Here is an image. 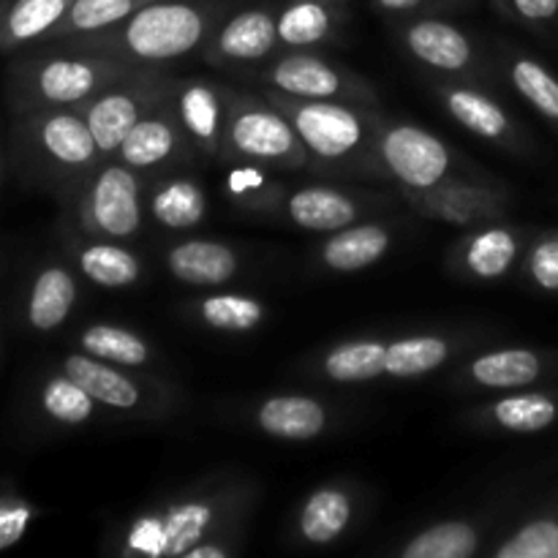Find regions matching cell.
<instances>
[{"instance_id":"cell-1","label":"cell","mask_w":558,"mask_h":558,"mask_svg":"<svg viewBox=\"0 0 558 558\" xmlns=\"http://www.w3.org/2000/svg\"><path fill=\"white\" fill-rule=\"evenodd\" d=\"M223 16L227 0H153L118 25L69 44L129 65H163L205 47Z\"/></svg>"},{"instance_id":"cell-2","label":"cell","mask_w":558,"mask_h":558,"mask_svg":"<svg viewBox=\"0 0 558 558\" xmlns=\"http://www.w3.org/2000/svg\"><path fill=\"white\" fill-rule=\"evenodd\" d=\"M134 69L69 41L33 44L5 71V107L11 114L80 107Z\"/></svg>"},{"instance_id":"cell-3","label":"cell","mask_w":558,"mask_h":558,"mask_svg":"<svg viewBox=\"0 0 558 558\" xmlns=\"http://www.w3.org/2000/svg\"><path fill=\"white\" fill-rule=\"evenodd\" d=\"M11 156L25 180L69 194L104 161L80 107L14 114Z\"/></svg>"},{"instance_id":"cell-4","label":"cell","mask_w":558,"mask_h":558,"mask_svg":"<svg viewBox=\"0 0 558 558\" xmlns=\"http://www.w3.org/2000/svg\"><path fill=\"white\" fill-rule=\"evenodd\" d=\"M248 490L232 488L189 494L131 518L120 537V554L147 558H185L191 548L216 539L238 523Z\"/></svg>"},{"instance_id":"cell-5","label":"cell","mask_w":558,"mask_h":558,"mask_svg":"<svg viewBox=\"0 0 558 558\" xmlns=\"http://www.w3.org/2000/svg\"><path fill=\"white\" fill-rule=\"evenodd\" d=\"M265 98L287 114L308 150L311 163H319V169H360L368 174H385L376 153V136L385 118L376 109L347 101H308L272 87H267Z\"/></svg>"},{"instance_id":"cell-6","label":"cell","mask_w":558,"mask_h":558,"mask_svg":"<svg viewBox=\"0 0 558 558\" xmlns=\"http://www.w3.org/2000/svg\"><path fill=\"white\" fill-rule=\"evenodd\" d=\"M221 161L256 163L289 172L311 167L308 150L287 114L267 98L234 90H229Z\"/></svg>"},{"instance_id":"cell-7","label":"cell","mask_w":558,"mask_h":558,"mask_svg":"<svg viewBox=\"0 0 558 558\" xmlns=\"http://www.w3.org/2000/svg\"><path fill=\"white\" fill-rule=\"evenodd\" d=\"M74 229L85 238L129 240L145 221L140 172L107 158L71 191Z\"/></svg>"},{"instance_id":"cell-8","label":"cell","mask_w":558,"mask_h":558,"mask_svg":"<svg viewBox=\"0 0 558 558\" xmlns=\"http://www.w3.org/2000/svg\"><path fill=\"white\" fill-rule=\"evenodd\" d=\"M174 80L161 65H136L123 80L112 82L109 87L98 90L96 96L80 104V112L85 114L90 125L101 158H112L129 131L145 118L150 109L167 101L172 96Z\"/></svg>"},{"instance_id":"cell-9","label":"cell","mask_w":558,"mask_h":558,"mask_svg":"<svg viewBox=\"0 0 558 558\" xmlns=\"http://www.w3.org/2000/svg\"><path fill=\"white\" fill-rule=\"evenodd\" d=\"M262 82L278 93L308 101H347L376 109V93L360 76L338 69L336 63L311 49H287L267 63Z\"/></svg>"},{"instance_id":"cell-10","label":"cell","mask_w":558,"mask_h":558,"mask_svg":"<svg viewBox=\"0 0 558 558\" xmlns=\"http://www.w3.org/2000/svg\"><path fill=\"white\" fill-rule=\"evenodd\" d=\"M376 153L387 178L398 180L403 191H428L452 172L450 147L412 123L381 120Z\"/></svg>"},{"instance_id":"cell-11","label":"cell","mask_w":558,"mask_h":558,"mask_svg":"<svg viewBox=\"0 0 558 558\" xmlns=\"http://www.w3.org/2000/svg\"><path fill=\"white\" fill-rule=\"evenodd\" d=\"M403 199L417 216L463 229L499 221L510 205V194L501 185L463 178H447L428 191H403Z\"/></svg>"},{"instance_id":"cell-12","label":"cell","mask_w":558,"mask_h":558,"mask_svg":"<svg viewBox=\"0 0 558 558\" xmlns=\"http://www.w3.org/2000/svg\"><path fill=\"white\" fill-rule=\"evenodd\" d=\"M278 47L281 41H278L276 5L259 3L223 16L202 52L213 65L238 69V65L267 63Z\"/></svg>"},{"instance_id":"cell-13","label":"cell","mask_w":558,"mask_h":558,"mask_svg":"<svg viewBox=\"0 0 558 558\" xmlns=\"http://www.w3.org/2000/svg\"><path fill=\"white\" fill-rule=\"evenodd\" d=\"M172 107L194 156L221 158L229 87L205 76H185L172 87Z\"/></svg>"},{"instance_id":"cell-14","label":"cell","mask_w":558,"mask_h":558,"mask_svg":"<svg viewBox=\"0 0 558 558\" xmlns=\"http://www.w3.org/2000/svg\"><path fill=\"white\" fill-rule=\"evenodd\" d=\"M191 156H194V150H191L183 129H180L172 96H169L129 131V136L112 158H118L134 172H153V169L169 167V163H178Z\"/></svg>"},{"instance_id":"cell-15","label":"cell","mask_w":558,"mask_h":558,"mask_svg":"<svg viewBox=\"0 0 558 558\" xmlns=\"http://www.w3.org/2000/svg\"><path fill=\"white\" fill-rule=\"evenodd\" d=\"M401 41L414 60L445 74H466L477 63V52L466 31L441 16H412L403 22Z\"/></svg>"},{"instance_id":"cell-16","label":"cell","mask_w":558,"mask_h":558,"mask_svg":"<svg viewBox=\"0 0 558 558\" xmlns=\"http://www.w3.org/2000/svg\"><path fill=\"white\" fill-rule=\"evenodd\" d=\"M523 254L518 229L507 223H480L452 248V267L474 281H501L510 276Z\"/></svg>"},{"instance_id":"cell-17","label":"cell","mask_w":558,"mask_h":558,"mask_svg":"<svg viewBox=\"0 0 558 558\" xmlns=\"http://www.w3.org/2000/svg\"><path fill=\"white\" fill-rule=\"evenodd\" d=\"M60 371L69 374L76 385L85 387L101 407L112 412H142L147 407V392L140 379L129 376L120 365L98 360L87 352L65 354Z\"/></svg>"},{"instance_id":"cell-18","label":"cell","mask_w":558,"mask_h":558,"mask_svg":"<svg viewBox=\"0 0 558 558\" xmlns=\"http://www.w3.org/2000/svg\"><path fill=\"white\" fill-rule=\"evenodd\" d=\"M439 96L447 112L452 114V120L458 125H463L466 131H472L474 136L496 142V145L521 147L518 145L521 142V131L512 123L507 109L499 101H494L488 93L472 85L447 82V85H439Z\"/></svg>"},{"instance_id":"cell-19","label":"cell","mask_w":558,"mask_h":558,"mask_svg":"<svg viewBox=\"0 0 558 558\" xmlns=\"http://www.w3.org/2000/svg\"><path fill=\"white\" fill-rule=\"evenodd\" d=\"M349 16V0H283L276 9L283 49H311L336 38Z\"/></svg>"},{"instance_id":"cell-20","label":"cell","mask_w":558,"mask_h":558,"mask_svg":"<svg viewBox=\"0 0 558 558\" xmlns=\"http://www.w3.org/2000/svg\"><path fill=\"white\" fill-rule=\"evenodd\" d=\"M80 300L74 270L63 262H47L36 270L25 298V322L36 332H52L65 325Z\"/></svg>"},{"instance_id":"cell-21","label":"cell","mask_w":558,"mask_h":558,"mask_svg":"<svg viewBox=\"0 0 558 558\" xmlns=\"http://www.w3.org/2000/svg\"><path fill=\"white\" fill-rule=\"evenodd\" d=\"M558 368V354L534 352V349L512 347L494 349L469 363V376L477 387L488 390H523L537 385Z\"/></svg>"},{"instance_id":"cell-22","label":"cell","mask_w":558,"mask_h":558,"mask_svg":"<svg viewBox=\"0 0 558 558\" xmlns=\"http://www.w3.org/2000/svg\"><path fill=\"white\" fill-rule=\"evenodd\" d=\"M167 270L189 287H221L238 276L240 256L218 240H183L167 251Z\"/></svg>"},{"instance_id":"cell-23","label":"cell","mask_w":558,"mask_h":558,"mask_svg":"<svg viewBox=\"0 0 558 558\" xmlns=\"http://www.w3.org/2000/svg\"><path fill=\"white\" fill-rule=\"evenodd\" d=\"M254 423L272 439L311 441L325 434L330 412L325 403L308 396H272L256 407Z\"/></svg>"},{"instance_id":"cell-24","label":"cell","mask_w":558,"mask_h":558,"mask_svg":"<svg viewBox=\"0 0 558 558\" xmlns=\"http://www.w3.org/2000/svg\"><path fill=\"white\" fill-rule=\"evenodd\" d=\"M283 210L305 232H338L357 221L363 207L352 194L332 185H305L283 196Z\"/></svg>"},{"instance_id":"cell-25","label":"cell","mask_w":558,"mask_h":558,"mask_svg":"<svg viewBox=\"0 0 558 558\" xmlns=\"http://www.w3.org/2000/svg\"><path fill=\"white\" fill-rule=\"evenodd\" d=\"M392 232L385 223H349L319 248V259L332 272H357L376 265L390 251Z\"/></svg>"},{"instance_id":"cell-26","label":"cell","mask_w":558,"mask_h":558,"mask_svg":"<svg viewBox=\"0 0 558 558\" xmlns=\"http://www.w3.org/2000/svg\"><path fill=\"white\" fill-rule=\"evenodd\" d=\"M74 0H5L0 22V52L41 44L69 14Z\"/></svg>"},{"instance_id":"cell-27","label":"cell","mask_w":558,"mask_h":558,"mask_svg":"<svg viewBox=\"0 0 558 558\" xmlns=\"http://www.w3.org/2000/svg\"><path fill=\"white\" fill-rule=\"evenodd\" d=\"M74 265L87 281L107 289L131 287L142 278V262L134 251L118 245V240L85 238L74 243Z\"/></svg>"},{"instance_id":"cell-28","label":"cell","mask_w":558,"mask_h":558,"mask_svg":"<svg viewBox=\"0 0 558 558\" xmlns=\"http://www.w3.org/2000/svg\"><path fill=\"white\" fill-rule=\"evenodd\" d=\"M354 515V501L347 488L322 485L305 499L298 515V532L311 545H330L349 529Z\"/></svg>"},{"instance_id":"cell-29","label":"cell","mask_w":558,"mask_h":558,"mask_svg":"<svg viewBox=\"0 0 558 558\" xmlns=\"http://www.w3.org/2000/svg\"><path fill=\"white\" fill-rule=\"evenodd\" d=\"M488 417L507 434H543L558 423V390H518L490 403Z\"/></svg>"},{"instance_id":"cell-30","label":"cell","mask_w":558,"mask_h":558,"mask_svg":"<svg viewBox=\"0 0 558 558\" xmlns=\"http://www.w3.org/2000/svg\"><path fill=\"white\" fill-rule=\"evenodd\" d=\"M36 407L52 425L80 428V425L90 423L98 401L85 387L76 385L69 374L58 368L54 374L44 376L41 387L36 392Z\"/></svg>"},{"instance_id":"cell-31","label":"cell","mask_w":558,"mask_h":558,"mask_svg":"<svg viewBox=\"0 0 558 558\" xmlns=\"http://www.w3.org/2000/svg\"><path fill=\"white\" fill-rule=\"evenodd\" d=\"M150 216L163 229H194L207 216V196L191 178H167L153 189Z\"/></svg>"},{"instance_id":"cell-32","label":"cell","mask_w":558,"mask_h":558,"mask_svg":"<svg viewBox=\"0 0 558 558\" xmlns=\"http://www.w3.org/2000/svg\"><path fill=\"white\" fill-rule=\"evenodd\" d=\"M322 374L336 385H363L387 374V343L374 338L338 343L322 360Z\"/></svg>"},{"instance_id":"cell-33","label":"cell","mask_w":558,"mask_h":558,"mask_svg":"<svg viewBox=\"0 0 558 558\" xmlns=\"http://www.w3.org/2000/svg\"><path fill=\"white\" fill-rule=\"evenodd\" d=\"M147 3L153 0H74L69 14L54 25V31L44 41H71V38L93 36L123 22Z\"/></svg>"},{"instance_id":"cell-34","label":"cell","mask_w":558,"mask_h":558,"mask_svg":"<svg viewBox=\"0 0 558 558\" xmlns=\"http://www.w3.org/2000/svg\"><path fill=\"white\" fill-rule=\"evenodd\" d=\"M80 349L120 368H142L153 360V349L145 338L125 327L107 325V322L85 327L80 332Z\"/></svg>"},{"instance_id":"cell-35","label":"cell","mask_w":558,"mask_h":558,"mask_svg":"<svg viewBox=\"0 0 558 558\" xmlns=\"http://www.w3.org/2000/svg\"><path fill=\"white\" fill-rule=\"evenodd\" d=\"M510 85L529 107L558 129V76L545 63L526 52H512L507 60Z\"/></svg>"},{"instance_id":"cell-36","label":"cell","mask_w":558,"mask_h":558,"mask_svg":"<svg viewBox=\"0 0 558 558\" xmlns=\"http://www.w3.org/2000/svg\"><path fill=\"white\" fill-rule=\"evenodd\" d=\"M480 548L477 526L466 521H441L414 534L398 556L401 558H472Z\"/></svg>"},{"instance_id":"cell-37","label":"cell","mask_w":558,"mask_h":558,"mask_svg":"<svg viewBox=\"0 0 558 558\" xmlns=\"http://www.w3.org/2000/svg\"><path fill=\"white\" fill-rule=\"evenodd\" d=\"M452 347L445 336H407L387 343V374L396 379H417L441 368Z\"/></svg>"},{"instance_id":"cell-38","label":"cell","mask_w":558,"mask_h":558,"mask_svg":"<svg viewBox=\"0 0 558 558\" xmlns=\"http://www.w3.org/2000/svg\"><path fill=\"white\" fill-rule=\"evenodd\" d=\"M196 316H199L202 325L213 327V330L248 332L265 322L267 308L262 300L251 298V294L218 292L207 294L196 303Z\"/></svg>"},{"instance_id":"cell-39","label":"cell","mask_w":558,"mask_h":558,"mask_svg":"<svg viewBox=\"0 0 558 558\" xmlns=\"http://www.w3.org/2000/svg\"><path fill=\"white\" fill-rule=\"evenodd\" d=\"M496 558H558V510L534 515L518 526L499 548Z\"/></svg>"},{"instance_id":"cell-40","label":"cell","mask_w":558,"mask_h":558,"mask_svg":"<svg viewBox=\"0 0 558 558\" xmlns=\"http://www.w3.org/2000/svg\"><path fill=\"white\" fill-rule=\"evenodd\" d=\"M227 194L238 205L251 207V210H270V207L281 205L283 185L272 183L265 167L232 163V169L227 172Z\"/></svg>"},{"instance_id":"cell-41","label":"cell","mask_w":558,"mask_h":558,"mask_svg":"<svg viewBox=\"0 0 558 558\" xmlns=\"http://www.w3.org/2000/svg\"><path fill=\"white\" fill-rule=\"evenodd\" d=\"M526 276L539 292L558 294V229L537 234L529 245Z\"/></svg>"},{"instance_id":"cell-42","label":"cell","mask_w":558,"mask_h":558,"mask_svg":"<svg viewBox=\"0 0 558 558\" xmlns=\"http://www.w3.org/2000/svg\"><path fill=\"white\" fill-rule=\"evenodd\" d=\"M38 518L36 505L9 488H0V550H9L27 534Z\"/></svg>"},{"instance_id":"cell-43","label":"cell","mask_w":558,"mask_h":558,"mask_svg":"<svg viewBox=\"0 0 558 558\" xmlns=\"http://www.w3.org/2000/svg\"><path fill=\"white\" fill-rule=\"evenodd\" d=\"M505 5L518 22L558 44V0H505Z\"/></svg>"},{"instance_id":"cell-44","label":"cell","mask_w":558,"mask_h":558,"mask_svg":"<svg viewBox=\"0 0 558 558\" xmlns=\"http://www.w3.org/2000/svg\"><path fill=\"white\" fill-rule=\"evenodd\" d=\"M477 0H374V5L392 16H420L441 14V11H466Z\"/></svg>"},{"instance_id":"cell-45","label":"cell","mask_w":558,"mask_h":558,"mask_svg":"<svg viewBox=\"0 0 558 558\" xmlns=\"http://www.w3.org/2000/svg\"><path fill=\"white\" fill-rule=\"evenodd\" d=\"M232 554H234V548H227V545L216 543V539H207V543L191 548L185 558H229Z\"/></svg>"},{"instance_id":"cell-46","label":"cell","mask_w":558,"mask_h":558,"mask_svg":"<svg viewBox=\"0 0 558 558\" xmlns=\"http://www.w3.org/2000/svg\"><path fill=\"white\" fill-rule=\"evenodd\" d=\"M5 172V156H3V142H0V180H3Z\"/></svg>"},{"instance_id":"cell-47","label":"cell","mask_w":558,"mask_h":558,"mask_svg":"<svg viewBox=\"0 0 558 558\" xmlns=\"http://www.w3.org/2000/svg\"><path fill=\"white\" fill-rule=\"evenodd\" d=\"M3 9H5V0H0V22H3Z\"/></svg>"}]
</instances>
